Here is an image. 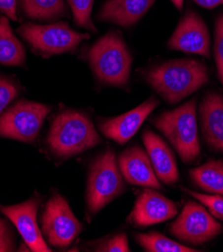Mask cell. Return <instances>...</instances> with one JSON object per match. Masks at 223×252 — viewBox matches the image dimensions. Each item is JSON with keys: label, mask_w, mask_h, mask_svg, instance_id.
Segmentation results:
<instances>
[{"label": "cell", "mask_w": 223, "mask_h": 252, "mask_svg": "<svg viewBox=\"0 0 223 252\" xmlns=\"http://www.w3.org/2000/svg\"><path fill=\"white\" fill-rule=\"evenodd\" d=\"M178 213L172 200L151 189L144 190L138 197L130 215V221L139 227L165 222Z\"/></svg>", "instance_id": "obj_12"}, {"label": "cell", "mask_w": 223, "mask_h": 252, "mask_svg": "<svg viewBox=\"0 0 223 252\" xmlns=\"http://www.w3.org/2000/svg\"><path fill=\"white\" fill-rule=\"evenodd\" d=\"M21 7L30 18L53 20L65 14L64 0H20Z\"/></svg>", "instance_id": "obj_20"}, {"label": "cell", "mask_w": 223, "mask_h": 252, "mask_svg": "<svg viewBox=\"0 0 223 252\" xmlns=\"http://www.w3.org/2000/svg\"><path fill=\"white\" fill-rule=\"evenodd\" d=\"M220 80H221V82H222V84H223V77H222Z\"/></svg>", "instance_id": "obj_31"}, {"label": "cell", "mask_w": 223, "mask_h": 252, "mask_svg": "<svg viewBox=\"0 0 223 252\" xmlns=\"http://www.w3.org/2000/svg\"><path fill=\"white\" fill-rule=\"evenodd\" d=\"M158 104L156 98H149L126 114L101 122L100 130L107 138L118 144H126L138 132L144 121Z\"/></svg>", "instance_id": "obj_13"}, {"label": "cell", "mask_w": 223, "mask_h": 252, "mask_svg": "<svg viewBox=\"0 0 223 252\" xmlns=\"http://www.w3.org/2000/svg\"><path fill=\"white\" fill-rule=\"evenodd\" d=\"M26 63V50L13 34L6 16L0 15V63L20 66Z\"/></svg>", "instance_id": "obj_18"}, {"label": "cell", "mask_w": 223, "mask_h": 252, "mask_svg": "<svg viewBox=\"0 0 223 252\" xmlns=\"http://www.w3.org/2000/svg\"><path fill=\"white\" fill-rule=\"evenodd\" d=\"M88 60L96 78L101 83L116 87L128 83L132 56L118 32H110L93 44Z\"/></svg>", "instance_id": "obj_3"}, {"label": "cell", "mask_w": 223, "mask_h": 252, "mask_svg": "<svg viewBox=\"0 0 223 252\" xmlns=\"http://www.w3.org/2000/svg\"><path fill=\"white\" fill-rule=\"evenodd\" d=\"M168 47L209 58L210 36L202 18L195 12L188 11L168 40Z\"/></svg>", "instance_id": "obj_10"}, {"label": "cell", "mask_w": 223, "mask_h": 252, "mask_svg": "<svg viewBox=\"0 0 223 252\" xmlns=\"http://www.w3.org/2000/svg\"><path fill=\"white\" fill-rule=\"evenodd\" d=\"M124 191V181L113 151H107L92 165L88 189L87 207L96 214Z\"/></svg>", "instance_id": "obj_5"}, {"label": "cell", "mask_w": 223, "mask_h": 252, "mask_svg": "<svg viewBox=\"0 0 223 252\" xmlns=\"http://www.w3.org/2000/svg\"><path fill=\"white\" fill-rule=\"evenodd\" d=\"M200 115L205 141L223 153V96L216 93L206 94L200 105Z\"/></svg>", "instance_id": "obj_16"}, {"label": "cell", "mask_w": 223, "mask_h": 252, "mask_svg": "<svg viewBox=\"0 0 223 252\" xmlns=\"http://www.w3.org/2000/svg\"><path fill=\"white\" fill-rule=\"evenodd\" d=\"M183 191L190 194L196 200L199 201L201 204L206 206L210 213L221 220H223V197L222 195H209V194H200L188 189H183Z\"/></svg>", "instance_id": "obj_23"}, {"label": "cell", "mask_w": 223, "mask_h": 252, "mask_svg": "<svg viewBox=\"0 0 223 252\" xmlns=\"http://www.w3.org/2000/svg\"><path fill=\"white\" fill-rule=\"evenodd\" d=\"M122 175L130 184L162 189V185L154 171L150 158L142 148L133 146L124 151L119 158Z\"/></svg>", "instance_id": "obj_14"}, {"label": "cell", "mask_w": 223, "mask_h": 252, "mask_svg": "<svg viewBox=\"0 0 223 252\" xmlns=\"http://www.w3.org/2000/svg\"><path fill=\"white\" fill-rule=\"evenodd\" d=\"M96 251H104V252H127L130 251L129 242L126 234H118L115 235L104 243L96 247Z\"/></svg>", "instance_id": "obj_26"}, {"label": "cell", "mask_w": 223, "mask_h": 252, "mask_svg": "<svg viewBox=\"0 0 223 252\" xmlns=\"http://www.w3.org/2000/svg\"><path fill=\"white\" fill-rule=\"evenodd\" d=\"M214 56L219 78L223 77V14L217 19L215 25Z\"/></svg>", "instance_id": "obj_25"}, {"label": "cell", "mask_w": 223, "mask_h": 252, "mask_svg": "<svg viewBox=\"0 0 223 252\" xmlns=\"http://www.w3.org/2000/svg\"><path fill=\"white\" fill-rule=\"evenodd\" d=\"M40 198L34 195L28 201L13 206H0L1 211L15 225L28 246L36 252L52 251L46 244L37 226L36 214Z\"/></svg>", "instance_id": "obj_11"}, {"label": "cell", "mask_w": 223, "mask_h": 252, "mask_svg": "<svg viewBox=\"0 0 223 252\" xmlns=\"http://www.w3.org/2000/svg\"><path fill=\"white\" fill-rule=\"evenodd\" d=\"M220 231V223L201 204L193 201L184 206L170 227V232L176 238L193 245L208 242Z\"/></svg>", "instance_id": "obj_8"}, {"label": "cell", "mask_w": 223, "mask_h": 252, "mask_svg": "<svg viewBox=\"0 0 223 252\" xmlns=\"http://www.w3.org/2000/svg\"><path fill=\"white\" fill-rule=\"evenodd\" d=\"M145 79L168 103L176 104L207 84L208 72L202 63L176 60L148 70Z\"/></svg>", "instance_id": "obj_1"}, {"label": "cell", "mask_w": 223, "mask_h": 252, "mask_svg": "<svg viewBox=\"0 0 223 252\" xmlns=\"http://www.w3.org/2000/svg\"><path fill=\"white\" fill-rule=\"evenodd\" d=\"M101 138L91 120L83 113L64 111L54 120L47 136L53 153L69 158L100 144Z\"/></svg>", "instance_id": "obj_2"}, {"label": "cell", "mask_w": 223, "mask_h": 252, "mask_svg": "<svg viewBox=\"0 0 223 252\" xmlns=\"http://www.w3.org/2000/svg\"><path fill=\"white\" fill-rule=\"evenodd\" d=\"M143 142L158 179L168 185L178 182L179 171L177 163L174 154L166 143L149 130L144 132Z\"/></svg>", "instance_id": "obj_15"}, {"label": "cell", "mask_w": 223, "mask_h": 252, "mask_svg": "<svg viewBox=\"0 0 223 252\" xmlns=\"http://www.w3.org/2000/svg\"><path fill=\"white\" fill-rule=\"evenodd\" d=\"M155 127L164 134L184 163L194 162L200 154L198 140L196 100L163 113L154 120Z\"/></svg>", "instance_id": "obj_4"}, {"label": "cell", "mask_w": 223, "mask_h": 252, "mask_svg": "<svg viewBox=\"0 0 223 252\" xmlns=\"http://www.w3.org/2000/svg\"><path fill=\"white\" fill-rule=\"evenodd\" d=\"M14 244L11 231L8 225L0 219V252L5 251H13Z\"/></svg>", "instance_id": "obj_27"}, {"label": "cell", "mask_w": 223, "mask_h": 252, "mask_svg": "<svg viewBox=\"0 0 223 252\" xmlns=\"http://www.w3.org/2000/svg\"><path fill=\"white\" fill-rule=\"evenodd\" d=\"M19 34L33 49L44 56L69 53L76 49L90 34L72 31L66 22L52 24H22L18 29Z\"/></svg>", "instance_id": "obj_6"}, {"label": "cell", "mask_w": 223, "mask_h": 252, "mask_svg": "<svg viewBox=\"0 0 223 252\" xmlns=\"http://www.w3.org/2000/svg\"><path fill=\"white\" fill-rule=\"evenodd\" d=\"M155 0H108L98 13L101 21L131 27L154 4Z\"/></svg>", "instance_id": "obj_17"}, {"label": "cell", "mask_w": 223, "mask_h": 252, "mask_svg": "<svg viewBox=\"0 0 223 252\" xmlns=\"http://www.w3.org/2000/svg\"><path fill=\"white\" fill-rule=\"evenodd\" d=\"M0 12L12 20H17V0H0Z\"/></svg>", "instance_id": "obj_28"}, {"label": "cell", "mask_w": 223, "mask_h": 252, "mask_svg": "<svg viewBox=\"0 0 223 252\" xmlns=\"http://www.w3.org/2000/svg\"><path fill=\"white\" fill-rule=\"evenodd\" d=\"M198 5H200L204 8L212 9L216 6H219L223 4V0H193Z\"/></svg>", "instance_id": "obj_29"}, {"label": "cell", "mask_w": 223, "mask_h": 252, "mask_svg": "<svg viewBox=\"0 0 223 252\" xmlns=\"http://www.w3.org/2000/svg\"><path fill=\"white\" fill-rule=\"evenodd\" d=\"M51 108L30 100H20L0 118V136L32 143L36 139Z\"/></svg>", "instance_id": "obj_7"}, {"label": "cell", "mask_w": 223, "mask_h": 252, "mask_svg": "<svg viewBox=\"0 0 223 252\" xmlns=\"http://www.w3.org/2000/svg\"><path fill=\"white\" fill-rule=\"evenodd\" d=\"M82 230V224L72 213L64 198L55 194L42 215V231L47 241L56 247H66Z\"/></svg>", "instance_id": "obj_9"}, {"label": "cell", "mask_w": 223, "mask_h": 252, "mask_svg": "<svg viewBox=\"0 0 223 252\" xmlns=\"http://www.w3.org/2000/svg\"><path fill=\"white\" fill-rule=\"evenodd\" d=\"M71 8L74 22L78 27L91 32H96L92 21V9L94 0H67Z\"/></svg>", "instance_id": "obj_22"}, {"label": "cell", "mask_w": 223, "mask_h": 252, "mask_svg": "<svg viewBox=\"0 0 223 252\" xmlns=\"http://www.w3.org/2000/svg\"><path fill=\"white\" fill-rule=\"evenodd\" d=\"M190 177L203 190L223 195V161L210 160L190 171Z\"/></svg>", "instance_id": "obj_19"}, {"label": "cell", "mask_w": 223, "mask_h": 252, "mask_svg": "<svg viewBox=\"0 0 223 252\" xmlns=\"http://www.w3.org/2000/svg\"><path fill=\"white\" fill-rule=\"evenodd\" d=\"M171 1H172L173 4H174V6L177 7L178 9L181 10L183 8V1H184V0H171Z\"/></svg>", "instance_id": "obj_30"}, {"label": "cell", "mask_w": 223, "mask_h": 252, "mask_svg": "<svg viewBox=\"0 0 223 252\" xmlns=\"http://www.w3.org/2000/svg\"><path fill=\"white\" fill-rule=\"evenodd\" d=\"M138 243L149 252H196L198 250L172 240L160 233L149 232L135 235Z\"/></svg>", "instance_id": "obj_21"}, {"label": "cell", "mask_w": 223, "mask_h": 252, "mask_svg": "<svg viewBox=\"0 0 223 252\" xmlns=\"http://www.w3.org/2000/svg\"><path fill=\"white\" fill-rule=\"evenodd\" d=\"M18 84L5 75L0 74V114L18 95Z\"/></svg>", "instance_id": "obj_24"}]
</instances>
